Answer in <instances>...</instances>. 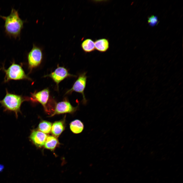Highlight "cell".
Segmentation results:
<instances>
[{
  "label": "cell",
  "mask_w": 183,
  "mask_h": 183,
  "mask_svg": "<svg viewBox=\"0 0 183 183\" xmlns=\"http://www.w3.org/2000/svg\"><path fill=\"white\" fill-rule=\"evenodd\" d=\"M0 17L5 21L4 28L6 35L15 39L20 37L25 21L20 18L18 11L12 8L9 16Z\"/></svg>",
  "instance_id": "6da1fadb"
},
{
  "label": "cell",
  "mask_w": 183,
  "mask_h": 183,
  "mask_svg": "<svg viewBox=\"0 0 183 183\" xmlns=\"http://www.w3.org/2000/svg\"><path fill=\"white\" fill-rule=\"evenodd\" d=\"M4 98L0 100V103L4 108L5 111L14 112L17 117L18 113L21 112L22 104L24 101L29 100V98L21 95L10 93L7 89Z\"/></svg>",
  "instance_id": "7a4b0ae2"
},
{
  "label": "cell",
  "mask_w": 183,
  "mask_h": 183,
  "mask_svg": "<svg viewBox=\"0 0 183 183\" xmlns=\"http://www.w3.org/2000/svg\"><path fill=\"white\" fill-rule=\"evenodd\" d=\"M2 69L5 73L4 81L5 83L11 80H27L32 81V79L25 74L22 65L16 63L14 61L7 69H5L3 65Z\"/></svg>",
  "instance_id": "3957f363"
},
{
  "label": "cell",
  "mask_w": 183,
  "mask_h": 183,
  "mask_svg": "<svg viewBox=\"0 0 183 183\" xmlns=\"http://www.w3.org/2000/svg\"><path fill=\"white\" fill-rule=\"evenodd\" d=\"M43 58L41 49L35 44H33L32 49L27 56L28 68L30 72L33 69L38 66Z\"/></svg>",
  "instance_id": "277c9868"
},
{
  "label": "cell",
  "mask_w": 183,
  "mask_h": 183,
  "mask_svg": "<svg viewBox=\"0 0 183 183\" xmlns=\"http://www.w3.org/2000/svg\"><path fill=\"white\" fill-rule=\"evenodd\" d=\"M86 74V72H84L80 74L72 87L67 91L65 94H69L73 92H75L81 94L83 96V103L85 105L87 103V100L85 97L84 93L87 78Z\"/></svg>",
  "instance_id": "5b68a950"
},
{
  "label": "cell",
  "mask_w": 183,
  "mask_h": 183,
  "mask_svg": "<svg viewBox=\"0 0 183 183\" xmlns=\"http://www.w3.org/2000/svg\"><path fill=\"white\" fill-rule=\"evenodd\" d=\"M76 76L69 73L67 69L64 67L58 66L53 72L44 75V77L51 78L56 84L58 90V84L61 81L68 77Z\"/></svg>",
  "instance_id": "8992f818"
},
{
  "label": "cell",
  "mask_w": 183,
  "mask_h": 183,
  "mask_svg": "<svg viewBox=\"0 0 183 183\" xmlns=\"http://www.w3.org/2000/svg\"><path fill=\"white\" fill-rule=\"evenodd\" d=\"M49 89L46 88L38 92L31 93L29 100L33 102H39L46 110V104L49 98Z\"/></svg>",
  "instance_id": "52a82bcc"
},
{
  "label": "cell",
  "mask_w": 183,
  "mask_h": 183,
  "mask_svg": "<svg viewBox=\"0 0 183 183\" xmlns=\"http://www.w3.org/2000/svg\"><path fill=\"white\" fill-rule=\"evenodd\" d=\"M77 108L78 106L75 107L73 106L66 100L60 102L56 104L54 111L50 116L56 114L73 112L75 111Z\"/></svg>",
  "instance_id": "ba28073f"
},
{
  "label": "cell",
  "mask_w": 183,
  "mask_h": 183,
  "mask_svg": "<svg viewBox=\"0 0 183 183\" xmlns=\"http://www.w3.org/2000/svg\"><path fill=\"white\" fill-rule=\"evenodd\" d=\"M47 137L45 133L38 130H34L31 132L29 138L36 146L41 147L44 145Z\"/></svg>",
  "instance_id": "9c48e42d"
},
{
  "label": "cell",
  "mask_w": 183,
  "mask_h": 183,
  "mask_svg": "<svg viewBox=\"0 0 183 183\" xmlns=\"http://www.w3.org/2000/svg\"><path fill=\"white\" fill-rule=\"evenodd\" d=\"M95 49L101 52H104L107 51L109 47L108 40L106 38H102L96 40L94 41Z\"/></svg>",
  "instance_id": "30bf717a"
},
{
  "label": "cell",
  "mask_w": 183,
  "mask_h": 183,
  "mask_svg": "<svg viewBox=\"0 0 183 183\" xmlns=\"http://www.w3.org/2000/svg\"><path fill=\"white\" fill-rule=\"evenodd\" d=\"M64 128V125L63 121H56L53 123L52 126L51 132L55 137H57L63 132Z\"/></svg>",
  "instance_id": "8fae6325"
},
{
  "label": "cell",
  "mask_w": 183,
  "mask_h": 183,
  "mask_svg": "<svg viewBox=\"0 0 183 183\" xmlns=\"http://www.w3.org/2000/svg\"><path fill=\"white\" fill-rule=\"evenodd\" d=\"M81 47L83 51L86 53L91 52L95 50L94 41L90 38L84 40L81 44Z\"/></svg>",
  "instance_id": "7c38bea8"
},
{
  "label": "cell",
  "mask_w": 183,
  "mask_h": 183,
  "mask_svg": "<svg viewBox=\"0 0 183 183\" xmlns=\"http://www.w3.org/2000/svg\"><path fill=\"white\" fill-rule=\"evenodd\" d=\"M84 127L83 123L80 120L75 119L72 121L70 124V128L71 131L75 134L81 132Z\"/></svg>",
  "instance_id": "4fadbf2b"
},
{
  "label": "cell",
  "mask_w": 183,
  "mask_h": 183,
  "mask_svg": "<svg viewBox=\"0 0 183 183\" xmlns=\"http://www.w3.org/2000/svg\"><path fill=\"white\" fill-rule=\"evenodd\" d=\"M57 139L52 136L47 137L44 144V148L51 150H53L58 143Z\"/></svg>",
  "instance_id": "5bb4252c"
},
{
  "label": "cell",
  "mask_w": 183,
  "mask_h": 183,
  "mask_svg": "<svg viewBox=\"0 0 183 183\" xmlns=\"http://www.w3.org/2000/svg\"><path fill=\"white\" fill-rule=\"evenodd\" d=\"M52 126V124L50 122L43 121L39 124L38 129L41 132L44 133H49L51 130Z\"/></svg>",
  "instance_id": "9a60e30c"
},
{
  "label": "cell",
  "mask_w": 183,
  "mask_h": 183,
  "mask_svg": "<svg viewBox=\"0 0 183 183\" xmlns=\"http://www.w3.org/2000/svg\"><path fill=\"white\" fill-rule=\"evenodd\" d=\"M148 22L149 25L151 26L157 25L159 23L158 17L154 15L151 16L148 18Z\"/></svg>",
  "instance_id": "2e32d148"
}]
</instances>
